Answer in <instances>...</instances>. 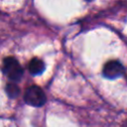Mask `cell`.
Returning a JSON list of instances; mask_svg holds the SVG:
<instances>
[{
	"label": "cell",
	"mask_w": 127,
	"mask_h": 127,
	"mask_svg": "<svg viewBox=\"0 0 127 127\" xmlns=\"http://www.w3.org/2000/svg\"><path fill=\"white\" fill-rule=\"evenodd\" d=\"M3 73L13 82L19 81L24 73V69L18 60L14 57H6L3 60Z\"/></svg>",
	"instance_id": "obj_1"
},
{
	"label": "cell",
	"mask_w": 127,
	"mask_h": 127,
	"mask_svg": "<svg viewBox=\"0 0 127 127\" xmlns=\"http://www.w3.org/2000/svg\"><path fill=\"white\" fill-rule=\"evenodd\" d=\"M24 100L28 105L34 107H41L46 103L47 97L41 87L37 85H32L26 89L24 93Z\"/></svg>",
	"instance_id": "obj_2"
},
{
	"label": "cell",
	"mask_w": 127,
	"mask_h": 127,
	"mask_svg": "<svg viewBox=\"0 0 127 127\" xmlns=\"http://www.w3.org/2000/svg\"><path fill=\"white\" fill-rule=\"evenodd\" d=\"M124 66L119 61H108L102 68V74L108 79H114L124 73Z\"/></svg>",
	"instance_id": "obj_3"
},
{
	"label": "cell",
	"mask_w": 127,
	"mask_h": 127,
	"mask_svg": "<svg viewBox=\"0 0 127 127\" xmlns=\"http://www.w3.org/2000/svg\"><path fill=\"white\" fill-rule=\"evenodd\" d=\"M28 69L32 75H39L45 70V63L39 58H33L28 64Z\"/></svg>",
	"instance_id": "obj_4"
},
{
	"label": "cell",
	"mask_w": 127,
	"mask_h": 127,
	"mask_svg": "<svg viewBox=\"0 0 127 127\" xmlns=\"http://www.w3.org/2000/svg\"><path fill=\"white\" fill-rule=\"evenodd\" d=\"M5 91L10 98H16L20 93V88L16 82H8L5 86Z\"/></svg>",
	"instance_id": "obj_5"
},
{
	"label": "cell",
	"mask_w": 127,
	"mask_h": 127,
	"mask_svg": "<svg viewBox=\"0 0 127 127\" xmlns=\"http://www.w3.org/2000/svg\"><path fill=\"white\" fill-rule=\"evenodd\" d=\"M86 1H92V0H86Z\"/></svg>",
	"instance_id": "obj_6"
}]
</instances>
